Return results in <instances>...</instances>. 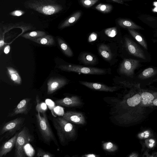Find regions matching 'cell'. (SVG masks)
I'll use <instances>...</instances> for the list:
<instances>
[{
    "instance_id": "obj_21",
    "label": "cell",
    "mask_w": 157,
    "mask_h": 157,
    "mask_svg": "<svg viewBox=\"0 0 157 157\" xmlns=\"http://www.w3.org/2000/svg\"><path fill=\"white\" fill-rule=\"evenodd\" d=\"M58 44L64 54L68 57H72L73 54L71 50L67 43L60 37L57 38Z\"/></svg>"
},
{
    "instance_id": "obj_34",
    "label": "cell",
    "mask_w": 157,
    "mask_h": 157,
    "mask_svg": "<svg viewBox=\"0 0 157 157\" xmlns=\"http://www.w3.org/2000/svg\"><path fill=\"white\" fill-rule=\"evenodd\" d=\"M97 34L94 32L92 33L89 36L88 41L91 42L95 40L97 38Z\"/></svg>"
},
{
    "instance_id": "obj_16",
    "label": "cell",
    "mask_w": 157,
    "mask_h": 157,
    "mask_svg": "<svg viewBox=\"0 0 157 157\" xmlns=\"http://www.w3.org/2000/svg\"><path fill=\"white\" fill-rule=\"evenodd\" d=\"M81 15L80 11H77L61 23L59 27L60 29L70 26L75 23L80 18Z\"/></svg>"
},
{
    "instance_id": "obj_25",
    "label": "cell",
    "mask_w": 157,
    "mask_h": 157,
    "mask_svg": "<svg viewBox=\"0 0 157 157\" xmlns=\"http://www.w3.org/2000/svg\"><path fill=\"white\" fill-rule=\"evenodd\" d=\"M141 97L140 95L136 94L132 97L128 98L127 103L128 106L135 107L138 105L140 102Z\"/></svg>"
},
{
    "instance_id": "obj_29",
    "label": "cell",
    "mask_w": 157,
    "mask_h": 157,
    "mask_svg": "<svg viewBox=\"0 0 157 157\" xmlns=\"http://www.w3.org/2000/svg\"><path fill=\"white\" fill-rule=\"evenodd\" d=\"M36 156L38 157H53L55 155L49 152L46 151L42 149L38 148L37 149Z\"/></svg>"
},
{
    "instance_id": "obj_20",
    "label": "cell",
    "mask_w": 157,
    "mask_h": 157,
    "mask_svg": "<svg viewBox=\"0 0 157 157\" xmlns=\"http://www.w3.org/2000/svg\"><path fill=\"white\" fill-rule=\"evenodd\" d=\"M98 51L101 56L105 60H110L112 58V54L108 46L105 44H101L98 47Z\"/></svg>"
},
{
    "instance_id": "obj_11",
    "label": "cell",
    "mask_w": 157,
    "mask_h": 157,
    "mask_svg": "<svg viewBox=\"0 0 157 157\" xmlns=\"http://www.w3.org/2000/svg\"><path fill=\"white\" fill-rule=\"evenodd\" d=\"M63 117L68 121L76 124H83L86 123L85 117L80 112L67 111L64 113Z\"/></svg>"
},
{
    "instance_id": "obj_38",
    "label": "cell",
    "mask_w": 157,
    "mask_h": 157,
    "mask_svg": "<svg viewBox=\"0 0 157 157\" xmlns=\"http://www.w3.org/2000/svg\"><path fill=\"white\" fill-rule=\"evenodd\" d=\"M149 142L150 143L149 144V146L151 147H152L153 146V144L155 143L154 140L153 139H151L149 140Z\"/></svg>"
},
{
    "instance_id": "obj_6",
    "label": "cell",
    "mask_w": 157,
    "mask_h": 157,
    "mask_svg": "<svg viewBox=\"0 0 157 157\" xmlns=\"http://www.w3.org/2000/svg\"><path fill=\"white\" fill-rule=\"evenodd\" d=\"M25 121L24 117H18L4 124L1 127L0 135L5 134V137L13 136L22 127Z\"/></svg>"
},
{
    "instance_id": "obj_12",
    "label": "cell",
    "mask_w": 157,
    "mask_h": 157,
    "mask_svg": "<svg viewBox=\"0 0 157 157\" xmlns=\"http://www.w3.org/2000/svg\"><path fill=\"white\" fill-rule=\"evenodd\" d=\"M55 103L57 105L67 107L78 106L82 103L80 98L75 96L56 100Z\"/></svg>"
},
{
    "instance_id": "obj_39",
    "label": "cell",
    "mask_w": 157,
    "mask_h": 157,
    "mask_svg": "<svg viewBox=\"0 0 157 157\" xmlns=\"http://www.w3.org/2000/svg\"><path fill=\"white\" fill-rule=\"evenodd\" d=\"M114 2L118 3L121 4H124V2L122 1V0H111Z\"/></svg>"
},
{
    "instance_id": "obj_37",
    "label": "cell",
    "mask_w": 157,
    "mask_h": 157,
    "mask_svg": "<svg viewBox=\"0 0 157 157\" xmlns=\"http://www.w3.org/2000/svg\"><path fill=\"white\" fill-rule=\"evenodd\" d=\"M82 156L85 157H96L98 156L93 154H86Z\"/></svg>"
},
{
    "instance_id": "obj_14",
    "label": "cell",
    "mask_w": 157,
    "mask_h": 157,
    "mask_svg": "<svg viewBox=\"0 0 157 157\" xmlns=\"http://www.w3.org/2000/svg\"><path fill=\"white\" fill-rule=\"evenodd\" d=\"M18 132L2 145L0 147V157L5 156L9 152L15 145Z\"/></svg>"
},
{
    "instance_id": "obj_5",
    "label": "cell",
    "mask_w": 157,
    "mask_h": 157,
    "mask_svg": "<svg viewBox=\"0 0 157 157\" xmlns=\"http://www.w3.org/2000/svg\"><path fill=\"white\" fill-rule=\"evenodd\" d=\"M59 68L62 71L92 75H103L107 73L106 69L95 67H86L75 64L61 65Z\"/></svg>"
},
{
    "instance_id": "obj_23",
    "label": "cell",
    "mask_w": 157,
    "mask_h": 157,
    "mask_svg": "<svg viewBox=\"0 0 157 157\" xmlns=\"http://www.w3.org/2000/svg\"><path fill=\"white\" fill-rule=\"evenodd\" d=\"M128 31L131 35L144 48L147 49V44L143 38L134 29H128Z\"/></svg>"
},
{
    "instance_id": "obj_4",
    "label": "cell",
    "mask_w": 157,
    "mask_h": 157,
    "mask_svg": "<svg viewBox=\"0 0 157 157\" xmlns=\"http://www.w3.org/2000/svg\"><path fill=\"white\" fill-rule=\"evenodd\" d=\"M33 137L29 129L24 127L18 133L15 144L14 156L15 157H25L26 155L24 147L27 144L33 141Z\"/></svg>"
},
{
    "instance_id": "obj_8",
    "label": "cell",
    "mask_w": 157,
    "mask_h": 157,
    "mask_svg": "<svg viewBox=\"0 0 157 157\" xmlns=\"http://www.w3.org/2000/svg\"><path fill=\"white\" fill-rule=\"evenodd\" d=\"M31 99L25 98L22 100L16 107L8 114V117H13L18 114H27L31 108Z\"/></svg>"
},
{
    "instance_id": "obj_17",
    "label": "cell",
    "mask_w": 157,
    "mask_h": 157,
    "mask_svg": "<svg viewBox=\"0 0 157 157\" xmlns=\"http://www.w3.org/2000/svg\"><path fill=\"white\" fill-rule=\"evenodd\" d=\"M38 44L46 46H51L55 44V40L53 37L50 35H45L30 40Z\"/></svg>"
},
{
    "instance_id": "obj_1",
    "label": "cell",
    "mask_w": 157,
    "mask_h": 157,
    "mask_svg": "<svg viewBox=\"0 0 157 157\" xmlns=\"http://www.w3.org/2000/svg\"><path fill=\"white\" fill-rule=\"evenodd\" d=\"M52 121L61 145H65L75 137L76 130L74 126L71 122L63 117H54Z\"/></svg>"
},
{
    "instance_id": "obj_13",
    "label": "cell",
    "mask_w": 157,
    "mask_h": 157,
    "mask_svg": "<svg viewBox=\"0 0 157 157\" xmlns=\"http://www.w3.org/2000/svg\"><path fill=\"white\" fill-rule=\"evenodd\" d=\"M79 82L80 84L90 89L98 91L113 92L116 91L118 88L117 86H108L100 83L83 81H79Z\"/></svg>"
},
{
    "instance_id": "obj_32",
    "label": "cell",
    "mask_w": 157,
    "mask_h": 157,
    "mask_svg": "<svg viewBox=\"0 0 157 157\" xmlns=\"http://www.w3.org/2000/svg\"><path fill=\"white\" fill-rule=\"evenodd\" d=\"M155 71L153 69L149 67L144 70L142 73V75L144 78L151 76L154 74Z\"/></svg>"
},
{
    "instance_id": "obj_9",
    "label": "cell",
    "mask_w": 157,
    "mask_h": 157,
    "mask_svg": "<svg viewBox=\"0 0 157 157\" xmlns=\"http://www.w3.org/2000/svg\"><path fill=\"white\" fill-rule=\"evenodd\" d=\"M67 83V80L60 77H52L47 82L48 94H51L62 88Z\"/></svg>"
},
{
    "instance_id": "obj_7",
    "label": "cell",
    "mask_w": 157,
    "mask_h": 157,
    "mask_svg": "<svg viewBox=\"0 0 157 157\" xmlns=\"http://www.w3.org/2000/svg\"><path fill=\"white\" fill-rule=\"evenodd\" d=\"M139 61L132 59H124L121 63L119 72L121 74L127 76L133 75L135 70L139 66Z\"/></svg>"
},
{
    "instance_id": "obj_15",
    "label": "cell",
    "mask_w": 157,
    "mask_h": 157,
    "mask_svg": "<svg viewBox=\"0 0 157 157\" xmlns=\"http://www.w3.org/2000/svg\"><path fill=\"white\" fill-rule=\"evenodd\" d=\"M78 60L86 65H94L98 61L97 58L94 55L86 52L81 53L78 57Z\"/></svg>"
},
{
    "instance_id": "obj_33",
    "label": "cell",
    "mask_w": 157,
    "mask_h": 157,
    "mask_svg": "<svg viewBox=\"0 0 157 157\" xmlns=\"http://www.w3.org/2000/svg\"><path fill=\"white\" fill-rule=\"evenodd\" d=\"M25 13V12L21 10H16L11 12L10 15L13 16L20 17Z\"/></svg>"
},
{
    "instance_id": "obj_31",
    "label": "cell",
    "mask_w": 157,
    "mask_h": 157,
    "mask_svg": "<svg viewBox=\"0 0 157 157\" xmlns=\"http://www.w3.org/2000/svg\"><path fill=\"white\" fill-rule=\"evenodd\" d=\"M99 0H80V2L84 7L89 8L96 3Z\"/></svg>"
},
{
    "instance_id": "obj_35",
    "label": "cell",
    "mask_w": 157,
    "mask_h": 157,
    "mask_svg": "<svg viewBox=\"0 0 157 157\" xmlns=\"http://www.w3.org/2000/svg\"><path fill=\"white\" fill-rule=\"evenodd\" d=\"M10 47L9 45H7L5 46L4 48V52L6 54L9 53L10 51Z\"/></svg>"
},
{
    "instance_id": "obj_28",
    "label": "cell",
    "mask_w": 157,
    "mask_h": 157,
    "mask_svg": "<svg viewBox=\"0 0 157 157\" xmlns=\"http://www.w3.org/2000/svg\"><path fill=\"white\" fill-rule=\"evenodd\" d=\"M143 98V103L144 105L147 104L148 102L151 101L154 98V97L151 93L148 92H144L141 95Z\"/></svg>"
},
{
    "instance_id": "obj_3",
    "label": "cell",
    "mask_w": 157,
    "mask_h": 157,
    "mask_svg": "<svg viewBox=\"0 0 157 157\" xmlns=\"http://www.w3.org/2000/svg\"><path fill=\"white\" fill-rule=\"evenodd\" d=\"M42 114L43 116H41L40 113L38 112L36 116L37 126L42 139L48 145L51 141H53L58 146V142L50 126L47 115L45 113Z\"/></svg>"
},
{
    "instance_id": "obj_10",
    "label": "cell",
    "mask_w": 157,
    "mask_h": 157,
    "mask_svg": "<svg viewBox=\"0 0 157 157\" xmlns=\"http://www.w3.org/2000/svg\"><path fill=\"white\" fill-rule=\"evenodd\" d=\"M124 39L126 48L130 54L139 58L146 59L143 51L135 43L128 37H125Z\"/></svg>"
},
{
    "instance_id": "obj_2",
    "label": "cell",
    "mask_w": 157,
    "mask_h": 157,
    "mask_svg": "<svg viewBox=\"0 0 157 157\" xmlns=\"http://www.w3.org/2000/svg\"><path fill=\"white\" fill-rule=\"evenodd\" d=\"M24 6L26 9L33 10L46 15L56 14L63 9L62 5L55 0H27Z\"/></svg>"
},
{
    "instance_id": "obj_18",
    "label": "cell",
    "mask_w": 157,
    "mask_h": 157,
    "mask_svg": "<svg viewBox=\"0 0 157 157\" xmlns=\"http://www.w3.org/2000/svg\"><path fill=\"white\" fill-rule=\"evenodd\" d=\"M117 23L121 27L128 29H144L141 27L137 25L131 21L125 19H119L117 20Z\"/></svg>"
},
{
    "instance_id": "obj_41",
    "label": "cell",
    "mask_w": 157,
    "mask_h": 157,
    "mask_svg": "<svg viewBox=\"0 0 157 157\" xmlns=\"http://www.w3.org/2000/svg\"></svg>"
},
{
    "instance_id": "obj_22",
    "label": "cell",
    "mask_w": 157,
    "mask_h": 157,
    "mask_svg": "<svg viewBox=\"0 0 157 157\" xmlns=\"http://www.w3.org/2000/svg\"><path fill=\"white\" fill-rule=\"evenodd\" d=\"M46 35V33L44 31H36L25 33L21 36L25 38L30 40L44 36Z\"/></svg>"
},
{
    "instance_id": "obj_40",
    "label": "cell",
    "mask_w": 157,
    "mask_h": 157,
    "mask_svg": "<svg viewBox=\"0 0 157 157\" xmlns=\"http://www.w3.org/2000/svg\"><path fill=\"white\" fill-rule=\"evenodd\" d=\"M153 103L155 105L157 106V98H156L154 100Z\"/></svg>"
},
{
    "instance_id": "obj_27",
    "label": "cell",
    "mask_w": 157,
    "mask_h": 157,
    "mask_svg": "<svg viewBox=\"0 0 157 157\" xmlns=\"http://www.w3.org/2000/svg\"><path fill=\"white\" fill-rule=\"evenodd\" d=\"M102 146L104 149L109 152L115 151L117 149V147L115 144L109 142L104 143Z\"/></svg>"
},
{
    "instance_id": "obj_30",
    "label": "cell",
    "mask_w": 157,
    "mask_h": 157,
    "mask_svg": "<svg viewBox=\"0 0 157 157\" xmlns=\"http://www.w3.org/2000/svg\"><path fill=\"white\" fill-rule=\"evenodd\" d=\"M104 32L108 36L113 37L115 36L117 34V28L115 27L107 28L105 30Z\"/></svg>"
},
{
    "instance_id": "obj_36",
    "label": "cell",
    "mask_w": 157,
    "mask_h": 157,
    "mask_svg": "<svg viewBox=\"0 0 157 157\" xmlns=\"http://www.w3.org/2000/svg\"><path fill=\"white\" fill-rule=\"evenodd\" d=\"M5 44V43L4 40L3 36L1 35L0 36V50H1L2 48L4 46Z\"/></svg>"
},
{
    "instance_id": "obj_26",
    "label": "cell",
    "mask_w": 157,
    "mask_h": 157,
    "mask_svg": "<svg viewBox=\"0 0 157 157\" xmlns=\"http://www.w3.org/2000/svg\"><path fill=\"white\" fill-rule=\"evenodd\" d=\"M95 8L97 10L101 12L107 13L111 11L113 7L110 4L100 3L97 5Z\"/></svg>"
},
{
    "instance_id": "obj_19",
    "label": "cell",
    "mask_w": 157,
    "mask_h": 157,
    "mask_svg": "<svg viewBox=\"0 0 157 157\" xmlns=\"http://www.w3.org/2000/svg\"><path fill=\"white\" fill-rule=\"evenodd\" d=\"M8 75L10 79L15 84L20 85L21 82V79L17 71L11 67H7Z\"/></svg>"
},
{
    "instance_id": "obj_24",
    "label": "cell",
    "mask_w": 157,
    "mask_h": 157,
    "mask_svg": "<svg viewBox=\"0 0 157 157\" xmlns=\"http://www.w3.org/2000/svg\"><path fill=\"white\" fill-rule=\"evenodd\" d=\"M36 111L42 113H45L47 109V105L46 103L41 102L38 95H37L36 98Z\"/></svg>"
}]
</instances>
